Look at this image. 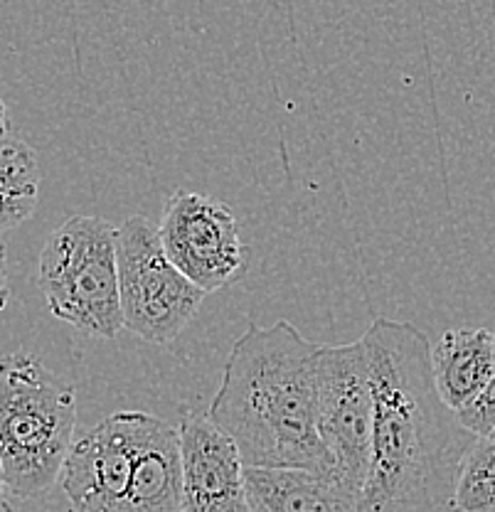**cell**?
<instances>
[{
  "mask_svg": "<svg viewBox=\"0 0 495 512\" xmlns=\"http://www.w3.org/2000/svg\"><path fill=\"white\" fill-rule=\"evenodd\" d=\"M491 436H493V439H495V429H493V431H491Z\"/></svg>",
  "mask_w": 495,
  "mask_h": 512,
  "instance_id": "19",
  "label": "cell"
},
{
  "mask_svg": "<svg viewBox=\"0 0 495 512\" xmlns=\"http://www.w3.org/2000/svg\"><path fill=\"white\" fill-rule=\"evenodd\" d=\"M185 512H252L244 488V461L230 434L210 416L185 409L180 416Z\"/></svg>",
  "mask_w": 495,
  "mask_h": 512,
  "instance_id": "9",
  "label": "cell"
},
{
  "mask_svg": "<svg viewBox=\"0 0 495 512\" xmlns=\"http://www.w3.org/2000/svg\"><path fill=\"white\" fill-rule=\"evenodd\" d=\"M459 421L476 436H491L495 429V370L481 397L459 412Z\"/></svg>",
  "mask_w": 495,
  "mask_h": 512,
  "instance_id": "15",
  "label": "cell"
},
{
  "mask_svg": "<svg viewBox=\"0 0 495 512\" xmlns=\"http://www.w3.org/2000/svg\"><path fill=\"white\" fill-rule=\"evenodd\" d=\"M318 348L289 320L249 325L232 345L207 416L232 436L244 466L338 476L318 436Z\"/></svg>",
  "mask_w": 495,
  "mask_h": 512,
  "instance_id": "2",
  "label": "cell"
},
{
  "mask_svg": "<svg viewBox=\"0 0 495 512\" xmlns=\"http://www.w3.org/2000/svg\"><path fill=\"white\" fill-rule=\"evenodd\" d=\"M10 288H8V256H5V242L0 237V311L8 306Z\"/></svg>",
  "mask_w": 495,
  "mask_h": 512,
  "instance_id": "16",
  "label": "cell"
},
{
  "mask_svg": "<svg viewBox=\"0 0 495 512\" xmlns=\"http://www.w3.org/2000/svg\"><path fill=\"white\" fill-rule=\"evenodd\" d=\"M77 429V389L20 350L0 360V468L10 498L35 500L62 478Z\"/></svg>",
  "mask_w": 495,
  "mask_h": 512,
  "instance_id": "3",
  "label": "cell"
},
{
  "mask_svg": "<svg viewBox=\"0 0 495 512\" xmlns=\"http://www.w3.org/2000/svg\"><path fill=\"white\" fill-rule=\"evenodd\" d=\"M37 276L57 320L99 340H114L124 330L114 224L69 217L47 237Z\"/></svg>",
  "mask_w": 495,
  "mask_h": 512,
  "instance_id": "4",
  "label": "cell"
},
{
  "mask_svg": "<svg viewBox=\"0 0 495 512\" xmlns=\"http://www.w3.org/2000/svg\"><path fill=\"white\" fill-rule=\"evenodd\" d=\"M316 402L318 436L333 456L335 473L360 495L370 468L375 419L370 357L363 338L318 348Z\"/></svg>",
  "mask_w": 495,
  "mask_h": 512,
  "instance_id": "6",
  "label": "cell"
},
{
  "mask_svg": "<svg viewBox=\"0 0 495 512\" xmlns=\"http://www.w3.org/2000/svg\"><path fill=\"white\" fill-rule=\"evenodd\" d=\"M183 510V461L180 434L173 424L151 414L138 448L136 466L126 495L124 512H180Z\"/></svg>",
  "mask_w": 495,
  "mask_h": 512,
  "instance_id": "11",
  "label": "cell"
},
{
  "mask_svg": "<svg viewBox=\"0 0 495 512\" xmlns=\"http://www.w3.org/2000/svg\"><path fill=\"white\" fill-rule=\"evenodd\" d=\"M10 131V119H8V109H5L3 99H0V136Z\"/></svg>",
  "mask_w": 495,
  "mask_h": 512,
  "instance_id": "18",
  "label": "cell"
},
{
  "mask_svg": "<svg viewBox=\"0 0 495 512\" xmlns=\"http://www.w3.org/2000/svg\"><path fill=\"white\" fill-rule=\"evenodd\" d=\"M252 512H358L360 495L333 473L244 466Z\"/></svg>",
  "mask_w": 495,
  "mask_h": 512,
  "instance_id": "10",
  "label": "cell"
},
{
  "mask_svg": "<svg viewBox=\"0 0 495 512\" xmlns=\"http://www.w3.org/2000/svg\"><path fill=\"white\" fill-rule=\"evenodd\" d=\"M158 237L175 269L205 293L232 286L247 269L249 252L239 237L237 217L205 192L175 190L163 207Z\"/></svg>",
  "mask_w": 495,
  "mask_h": 512,
  "instance_id": "7",
  "label": "cell"
},
{
  "mask_svg": "<svg viewBox=\"0 0 495 512\" xmlns=\"http://www.w3.org/2000/svg\"><path fill=\"white\" fill-rule=\"evenodd\" d=\"M42 170L35 148L18 136H0V234L35 215Z\"/></svg>",
  "mask_w": 495,
  "mask_h": 512,
  "instance_id": "13",
  "label": "cell"
},
{
  "mask_svg": "<svg viewBox=\"0 0 495 512\" xmlns=\"http://www.w3.org/2000/svg\"><path fill=\"white\" fill-rule=\"evenodd\" d=\"M0 512H13V503H10V493L5 488L3 468H0Z\"/></svg>",
  "mask_w": 495,
  "mask_h": 512,
  "instance_id": "17",
  "label": "cell"
},
{
  "mask_svg": "<svg viewBox=\"0 0 495 512\" xmlns=\"http://www.w3.org/2000/svg\"><path fill=\"white\" fill-rule=\"evenodd\" d=\"M148 416L116 412L74 436L60 478L74 512H124Z\"/></svg>",
  "mask_w": 495,
  "mask_h": 512,
  "instance_id": "8",
  "label": "cell"
},
{
  "mask_svg": "<svg viewBox=\"0 0 495 512\" xmlns=\"http://www.w3.org/2000/svg\"><path fill=\"white\" fill-rule=\"evenodd\" d=\"M180 512H185V510H180Z\"/></svg>",
  "mask_w": 495,
  "mask_h": 512,
  "instance_id": "20",
  "label": "cell"
},
{
  "mask_svg": "<svg viewBox=\"0 0 495 512\" xmlns=\"http://www.w3.org/2000/svg\"><path fill=\"white\" fill-rule=\"evenodd\" d=\"M495 370V333L486 328L446 330L431 348V372L439 397L456 414L476 402Z\"/></svg>",
  "mask_w": 495,
  "mask_h": 512,
  "instance_id": "12",
  "label": "cell"
},
{
  "mask_svg": "<svg viewBox=\"0 0 495 512\" xmlns=\"http://www.w3.org/2000/svg\"><path fill=\"white\" fill-rule=\"evenodd\" d=\"M363 343L375 419L358 512H456L463 458L478 436L436 392L429 338L407 320L380 316Z\"/></svg>",
  "mask_w": 495,
  "mask_h": 512,
  "instance_id": "1",
  "label": "cell"
},
{
  "mask_svg": "<svg viewBox=\"0 0 495 512\" xmlns=\"http://www.w3.org/2000/svg\"><path fill=\"white\" fill-rule=\"evenodd\" d=\"M124 328L153 345H168L198 316L207 293L175 269L158 229L133 215L116 229Z\"/></svg>",
  "mask_w": 495,
  "mask_h": 512,
  "instance_id": "5",
  "label": "cell"
},
{
  "mask_svg": "<svg viewBox=\"0 0 495 512\" xmlns=\"http://www.w3.org/2000/svg\"><path fill=\"white\" fill-rule=\"evenodd\" d=\"M456 512H495V439L478 436L463 458L454 495Z\"/></svg>",
  "mask_w": 495,
  "mask_h": 512,
  "instance_id": "14",
  "label": "cell"
}]
</instances>
